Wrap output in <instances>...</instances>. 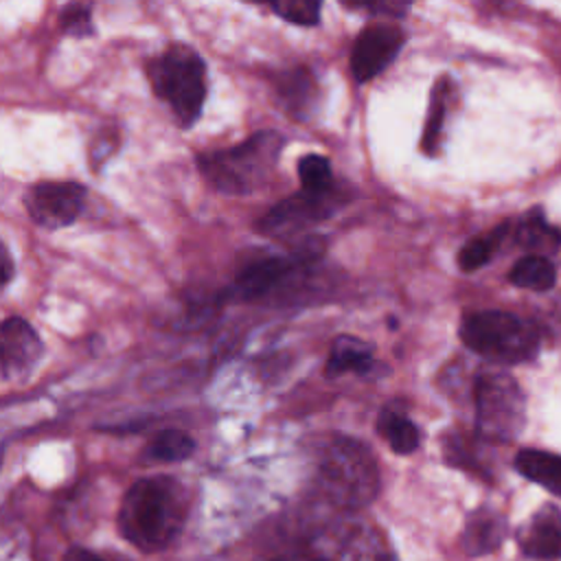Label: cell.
<instances>
[{
  "label": "cell",
  "instance_id": "cell-14",
  "mask_svg": "<svg viewBox=\"0 0 561 561\" xmlns=\"http://www.w3.org/2000/svg\"><path fill=\"white\" fill-rule=\"evenodd\" d=\"M278 99L283 103V107L300 121H307L313 116L316 112V103H318V79L313 77V72L309 68H294L289 72H283L278 77V85H276Z\"/></svg>",
  "mask_w": 561,
  "mask_h": 561
},
{
  "label": "cell",
  "instance_id": "cell-21",
  "mask_svg": "<svg viewBox=\"0 0 561 561\" xmlns=\"http://www.w3.org/2000/svg\"><path fill=\"white\" fill-rule=\"evenodd\" d=\"M508 232H511V224L504 221V224L495 226L493 230L469 239L458 252V267L462 272H473V270L486 265L497 254V250Z\"/></svg>",
  "mask_w": 561,
  "mask_h": 561
},
{
  "label": "cell",
  "instance_id": "cell-20",
  "mask_svg": "<svg viewBox=\"0 0 561 561\" xmlns=\"http://www.w3.org/2000/svg\"><path fill=\"white\" fill-rule=\"evenodd\" d=\"M454 96V85L449 77H440L436 79L434 88H432V96H430V110H427V118H425V127L421 134V149L427 156H434L438 151L440 138H443V127H445V118H447V110Z\"/></svg>",
  "mask_w": 561,
  "mask_h": 561
},
{
  "label": "cell",
  "instance_id": "cell-24",
  "mask_svg": "<svg viewBox=\"0 0 561 561\" xmlns=\"http://www.w3.org/2000/svg\"><path fill=\"white\" fill-rule=\"evenodd\" d=\"M302 191H329L335 186L331 162L320 153H307L296 164Z\"/></svg>",
  "mask_w": 561,
  "mask_h": 561
},
{
  "label": "cell",
  "instance_id": "cell-30",
  "mask_svg": "<svg viewBox=\"0 0 561 561\" xmlns=\"http://www.w3.org/2000/svg\"><path fill=\"white\" fill-rule=\"evenodd\" d=\"M278 561H280V559H278Z\"/></svg>",
  "mask_w": 561,
  "mask_h": 561
},
{
  "label": "cell",
  "instance_id": "cell-12",
  "mask_svg": "<svg viewBox=\"0 0 561 561\" xmlns=\"http://www.w3.org/2000/svg\"><path fill=\"white\" fill-rule=\"evenodd\" d=\"M44 344L37 331L20 316H9L0 327V373L4 381L24 379L39 362Z\"/></svg>",
  "mask_w": 561,
  "mask_h": 561
},
{
  "label": "cell",
  "instance_id": "cell-23",
  "mask_svg": "<svg viewBox=\"0 0 561 561\" xmlns=\"http://www.w3.org/2000/svg\"><path fill=\"white\" fill-rule=\"evenodd\" d=\"M195 451V440L182 432L167 427L158 432L145 447V456L160 462H180L186 460Z\"/></svg>",
  "mask_w": 561,
  "mask_h": 561
},
{
  "label": "cell",
  "instance_id": "cell-8",
  "mask_svg": "<svg viewBox=\"0 0 561 561\" xmlns=\"http://www.w3.org/2000/svg\"><path fill=\"white\" fill-rule=\"evenodd\" d=\"M348 191H342L337 184L329 191H302L294 193L278 204H274L259 221L256 230L267 237H289L313 224L331 217L344 202Z\"/></svg>",
  "mask_w": 561,
  "mask_h": 561
},
{
  "label": "cell",
  "instance_id": "cell-28",
  "mask_svg": "<svg viewBox=\"0 0 561 561\" xmlns=\"http://www.w3.org/2000/svg\"><path fill=\"white\" fill-rule=\"evenodd\" d=\"M64 561H107V559L99 557L96 552L83 550V548H70V550L64 554Z\"/></svg>",
  "mask_w": 561,
  "mask_h": 561
},
{
  "label": "cell",
  "instance_id": "cell-18",
  "mask_svg": "<svg viewBox=\"0 0 561 561\" xmlns=\"http://www.w3.org/2000/svg\"><path fill=\"white\" fill-rule=\"evenodd\" d=\"M513 239L519 248L530 250V254L539 256L561 250V230L550 226L539 208H533L522 219H517L513 228Z\"/></svg>",
  "mask_w": 561,
  "mask_h": 561
},
{
  "label": "cell",
  "instance_id": "cell-16",
  "mask_svg": "<svg viewBox=\"0 0 561 561\" xmlns=\"http://www.w3.org/2000/svg\"><path fill=\"white\" fill-rule=\"evenodd\" d=\"M377 432L390 445V449L401 456L416 451V447L421 445V432L416 423L408 416L405 405L399 401H390L379 410Z\"/></svg>",
  "mask_w": 561,
  "mask_h": 561
},
{
  "label": "cell",
  "instance_id": "cell-6",
  "mask_svg": "<svg viewBox=\"0 0 561 561\" xmlns=\"http://www.w3.org/2000/svg\"><path fill=\"white\" fill-rule=\"evenodd\" d=\"M476 434L484 443H508L526 423V397L504 370H482L473 381Z\"/></svg>",
  "mask_w": 561,
  "mask_h": 561
},
{
  "label": "cell",
  "instance_id": "cell-29",
  "mask_svg": "<svg viewBox=\"0 0 561 561\" xmlns=\"http://www.w3.org/2000/svg\"><path fill=\"white\" fill-rule=\"evenodd\" d=\"M13 278V259L9 254V248L2 245V285L7 287Z\"/></svg>",
  "mask_w": 561,
  "mask_h": 561
},
{
  "label": "cell",
  "instance_id": "cell-3",
  "mask_svg": "<svg viewBox=\"0 0 561 561\" xmlns=\"http://www.w3.org/2000/svg\"><path fill=\"white\" fill-rule=\"evenodd\" d=\"M145 72L153 94L169 105L178 125H195L208 92L202 55L195 48L175 42L149 59Z\"/></svg>",
  "mask_w": 561,
  "mask_h": 561
},
{
  "label": "cell",
  "instance_id": "cell-26",
  "mask_svg": "<svg viewBox=\"0 0 561 561\" xmlns=\"http://www.w3.org/2000/svg\"><path fill=\"white\" fill-rule=\"evenodd\" d=\"M59 24L70 37H90L94 35L92 9L90 4H68L59 13Z\"/></svg>",
  "mask_w": 561,
  "mask_h": 561
},
{
  "label": "cell",
  "instance_id": "cell-13",
  "mask_svg": "<svg viewBox=\"0 0 561 561\" xmlns=\"http://www.w3.org/2000/svg\"><path fill=\"white\" fill-rule=\"evenodd\" d=\"M522 552L537 561L561 559V511L554 504H543L522 526L517 535Z\"/></svg>",
  "mask_w": 561,
  "mask_h": 561
},
{
  "label": "cell",
  "instance_id": "cell-22",
  "mask_svg": "<svg viewBox=\"0 0 561 561\" xmlns=\"http://www.w3.org/2000/svg\"><path fill=\"white\" fill-rule=\"evenodd\" d=\"M508 280L522 289L548 291L557 280V270L548 256L526 254L511 267Z\"/></svg>",
  "mask_w": 561,
  "mask_h": 561
},
{
  "label": "cell",
  "instance_id": "cell-10",
  "mask_svg": "<svg viewBox=\"0 0 561 561\" xmlns=\"http://www.w3.org/2000/svg\"><path fill=\"white\" fill-rule=\"evenodd\" d=\"M83 202L85 188L77 182H37L24 193L28 217L46 230L70 226L81 215Z\"/></svg>",
  "mask_w": 561,
  "mask_h": 561
},
{
  "label": "cell",
  "instance_id": "cell-15",
  "mask_svg": "<svg viewBox=\"0 0 561 561\" xmlns=\"http://www.w3.org/2000/svg\"><path fill=\"white\" fill-rule=\"evenodd\" d=\"M508 524L506 517L491 511V508H478L467 517L465 530H462V548L471 557L489 554L502 546L506 539Z\"/></svg>",
  "mask_w": 561,
  "mask_h": 561
},
{
  "label": "cell",
  "instance_id": "cell-7",
  "mask_svg": "<svg viewBox=\"0 0 561 561\" xmlns=\"http://www.w3.org/2000/svg\"><path fill=\"white\" fill-rule=\"evenodd\" d=\"M322 239H307L291 254L265 256L243 265L226 294L239 300H256L276 291L280 285L287 283V278L302 272L307 265L316 263L322 256Z\"/></svg>",
  "mask_w": 561,
  "mask_h": 561
},
{
  "label": "cell",
  "instance_id": "cell-19",
  "mask_svg": "<svg viewBox=\"0 0 561 561\" xmlns=\"http://www.w3.org/2000/svg\"><path fill=\"white\" fill-rule=\"evenodd\" d=\"M515 469L530 482L561 497V456L543 449H519Z\"/></svg>",
  "mask_w": 561,
  "mask_h": 561
},
{
  "label": "cell",
  "instance_id": "cell-25",
  "mask_svg": "<svg viewBox=\"0 0 561 561\" xmlns=\"http://www.w3.org/2000/svg\"><path fill=\"white\" fill-rule=\"evenodd\" d=\"M270 9L285 22H291L298 26H316L320 22L322 4L309 2V0H283V2H272Z\"/></svg>",
  "mask_w": 561,
  "mask_h": 561
},
{
  "label": "cell",
  "instance_id": "cell-17",
  "mask_svg": "<svg viewBox=\"0 0 561 561\" xmlns=\"http://www.w3.org/2000/svg\"><path fill=\"white\" fill-rule=\"evenodd\" d=\"M377 366L373 357V344L355 335H337L331 344L324 373L327 377H340L346 373L368 375Z\"/></svg>",
  "mask_w": 561,
  "mask_h": 561
},
{
  "label": "cell",
  "instance_id": "cell-9",
  "mask_svg": "<svg viewBox=\"0 0 561 561\" xmlns=\"http://www.w3.org/2000/svg\"><path fill=\"white\" fill-rule=\"evenodd\" d=\"M381 537L366 524L344 522L324 528L309 543L311 561H383Z\"/></svg>",
  "mask_w": 561,
  "mask_h": 561
},
{
  "label": "cell",
  "instance_id": "cell-2",
  "mask_svg": "<svg viewBox=\"0 0 561 561\" xmlns=\"http://www.w3.org/2000/svg\"><path fill=\"white\" fill-rule=\"evenodd\" d=\"M285 138L274 129H263L234 147L197 156V167L204 180L219 193L248 195L263 186L272 175Z\"/></svg>",
  "mask_w": 561,
  "mask_h": 561
},
{
  "label": "cell",
  "instance_id": "cell-11",
  "mask_svg": "<svg viewBox=\"0 0 561 561\" xmlns=\"http://www.w3.org/2000/svg\"><path fill=\"white\" fill-rule=\"evenodd\" d=\"M405 44V33L390 22H375L359 31L351 48V72L357 83L381 75Z\"/></svg>",
  "mask_w": 561,
  "mask_h": 561
},
{
  "label": "cell",
  "instance_id": "cell-27",
  "mask_svg": "<svg viewBox=\"0 0 561 561\" xmlns=\"http://www.w3.org/2000/svg\"><path fill=\"white\" fill-rule=\"evenodd\" d=\"M353 9H366L370 13H383L388 18H403V13L410 9V4H401V2H366V4H351Z\"/></svg>",
  "mask_w": 561,
  "mask_h": 561
},
{
  "label": "cell",
  "instance_id": "cell-1",
  "mask_svg": "<svg viewBox=\"0 0 561 561\" xmlns=\"http://www.w3.org/2000/svg\"><path fill=\"white\" fill-rule=\"evenodd\" d=\"M186 511V491L175 478H140L129 486L121 502L118 528L131 546L156 552L178 537Z\"/></svg>",
  "mask_w": 561,
  "mask_h": 561
},
{
  "label": "cell",
  "instance_id": "cell-5",
  "mask_svg": "<svg viewBox=\"0 0 561 561\" xmlns=\"http://www.w3.org/2000/svg\"><path fill=\"white\" fill-rule=\"evenodd\" d=\"M460 340L493 364H522L539 353L541 329L522 316L486 309L462 318Z\"/></svg>",
  "mask_w": 561,
  "mask_h": 561
},
{
  "label": "cell",
  "instance_id": "cell-4",
  "mask_svg": "<svg viewBox=\"0 0 561 561\" xmlns=\"http://www.w3.org/2000/svg\"><path fill=\"white\" fill-rule=\"evenodd\" d=\"M320 491L342 508H362L379 491V471L373 451L357 438L335 436L318 462Z\"/></svg>",
  "mask_w": 561,
  "mask_h": 561
}]
</instances>
